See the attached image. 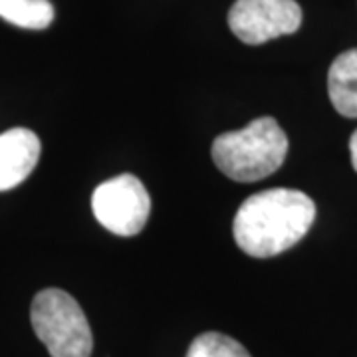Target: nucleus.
<instances>
[{
	"mask_svg": "<svg viewBox=\"0 0 357 357\" xmlns=\"http://www.w3.org/2000/svg\"><path fill=\"white\" fill-rule=\"evenodd\" d=\"M316 220V204L306 192L268 189L248 197L232 222L234 241L255 258H270L292 248Z\"/></svg>",
	"mask_w": 357,
	"mask_h": 357,
	"instance_id": "nucleus-1",
	"label": "nucleus"
},
{
	"mask_svg": "<svg viewBox=\"0 0 357 357\" xmlns=\"http://www.w3.org/2000/svg\"><path fill=\"white\" fill-rule=\"evenodd\" d=\"M0 18L20 28L44 30L54 20L50 0H0Z\"/></svg>",
	"mask_w": 357,
	"mask_h": 357,
	"instance_id": "nucleus-8",
	"label": "nucleus"
},
{
	"mask_svg": "<svg viewBox=\"0 0 357 357\" xmlns=\"http://www.w3.org/2000/svg\"><path fill=\"white\" fill-rule=\"evenodd\" d=\"M32 328L52 357H89L93 335L76 300L60 288L36 294L30 307Z\"/></svg>",
	"mask_w": 357,
	"mask_h": 357,
	"instance_id": "nucleus-3",
	"label": "nucleus"
},
{
	"mask_svg": "<svg viewBox=\"0 0 357 357\" xmlns=\"http://www.w3.org/2000/svg\"><path fill=\"white\" fill-rule=\"evenodd\" d=\"M187 357H250L241 342L218 332L201 333L189 345Z\"/></svg>",
	"mask_w": 357,
	"mask_h": 357,
	"instance_id": "nucleus-9",
	"label": "nucleus"
},
{
	"mask_svg": "<svg viewBox=\"0 0 357 357\" xmlns=\"http://www.w3.org/2000/svg\"><path fill=\"white\" fill-rule=\"evenodd\" d=\"M91 211L103 229L117 236H135L149 218L151 199L139 178L123 173L93 191Z\"/></svg>",
	"mask_w": 357,
	"mask_h": 357,
	"instance_id": "nucleus-4",
	"label": "nucleus"
},
{
	"mask_svg": "<svg viewBox=\"0 0 357 357\" xmlns=\"http://www.w3.org/2000/svg\"><path fill=\"white\" fill-rule=\"evenodd\" d=\"M38 135L26 128H14L0 133V191H10L24 183L38 165Z\"/></svg>",
	"mask_w": 357,
	"mask_h": 357,
	"instance_id": "nucleus-6",
	"label": "nucleus"
},
{
	"mask_svg": "<svg viewBox=\"0 0 357 357\" xmlns=\"http://www.w3.org/2000/svg\"><path fill=\"white\" fill-rule=\"evenodd\" d=\"M349 153H351V165H354L357 173V129L354 131L351 139H349Z\"/></svg>",
	"mask_w": 357,
	"mask_h": 357,
	"instance_id": "nucleus-10",
	"label": "nucleus"
},
{
	"mask_svg": "<svg viewBox=\"0 0 357 357\" xmlns=\"http://www.w3.org/2000/svg\"><path fill=\"white\" fill-rule=\"evenodd\" d=\"M211 155L229 178L255 183L280 169L288 155V137L274 117H258L244 129L218 135Z\"/></svg>",
	"mask_w": 357,
	"mask_h": 357,
	"instance_id": "nucleus-2",
	"label": "nucleus"
},
{
	"mask_svg": "<svg viewBox=\"0 0 357 357\" xmlns=\"http://www.w3.org/2000/svg\"><path fill=\"white\" fill-rule=\"evenodd\" d=\"M229 26L241 42L258 46L294 34L302 26V8L296 0H236Z\"/></svg>",
	"mask_w": 357,
	"mask_h": 357,
	"instance_id": "nucleus-5",
	"label": "nucleus"
},
{
	"mask_svg": "<svg viewBox=\"0 0 357 357\" xmlns=\"http://www.w3.org/2000/svg\"><path fill=\"white\" fill-rule=\"evenodd\" d=\"M330 102L344 117H357V48L340 54L328 72Z\"/></svg>",
	"mask_w": 357,
	"mask_h": 357,
	"instance_id": "nucleus-7",
	"label": "nucleus"
}]
</instances>
